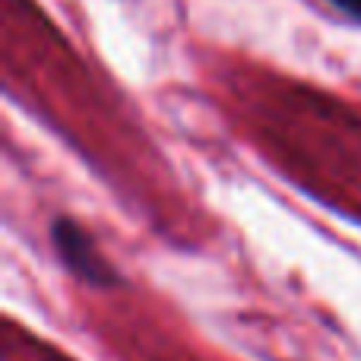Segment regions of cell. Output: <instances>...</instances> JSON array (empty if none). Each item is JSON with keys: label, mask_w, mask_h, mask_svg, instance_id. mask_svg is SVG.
I'll return each mask as SVG.
<instances>
[{"label": "cell", "mask_w": 361, "mask_h": 361, "mask_svg": "<svg viewBox=\"0 0 361 361\" xmlns=\"http://www.w3.org/2000/svg\"><path fill=\"white\" fill-rule=\"evenodd\" d=\"M336 10H343L345 16H352L355 23H361V0H330Z\"/></svg>", "instance_id": "6da1fadb"}]
</instances>
